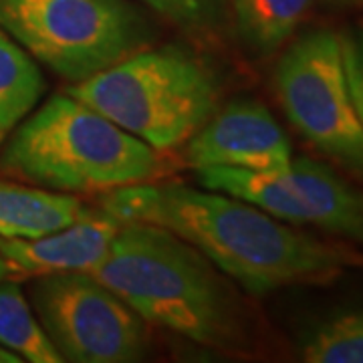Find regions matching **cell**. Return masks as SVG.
<instances>
[{"label": "cell", "instance_id": "6da1fadb", "mask_svg": "<svg viewBox=\"0 0 363 363\" xmlns=\"http://www.w3.org/2000/svg\"><path fill=\"white\" fill-rule=\"evenodd\" d=\"M101 208L119 222L162 226L198 248L252 295L291 285H329L363 255L293 228L262 208L178 182H143L105 192Z\"/></svg>", "mask_w": 363, "mask_h": 363}, {"label": "cell", "instance_id": "7a4b0ae2", "mask_svg": "<svg viewBox=\"0 0 363 363\" xmlns=\"http://www.w3.org/2000/svg\"><path fill=\"white\" fill-rule=\"evenodd\" d=\"M145 323L226 353L248 347L247 309L230 279L198 248L162 226L121 222L89 271Z\"/></svg>", "mask_w": 363, "mask_h": 363}, {"label": "cell", "instance_id": "3957f363", "mask_svg": "<svg viewBox=\"0 0 363 363\" xmlns=\"http://www.w3.org/2000/svg\"><path fill=\"white\" fill-rule=\"evenodd\" d=\"M0 169L61 194L111 192L166 174L162 152L69 93L26 117L0 147Z\"/></svg>", "mask_w": 363, "mask_h": 363}, {"label": "cell", "instance_id": "277c9868", "mask_svg": "<svg viewBox=\"0 0 363 363\" xmlns=\"http://www.w3.org/2000/svg\"><path fill=\"white\" fill-rule=\"evenodd\" d=\"M67 93L156 152L180 147L220 107L216 69L182 45L147 47Z\"/></svg>", "mask_w": 363, "mask_h": 363}, {"label": "cell", "instance_id": "5b68a950", "mask_svg": "<svg viewBox=\"0 0 363 363\" xmlns=\"http://www.w3.org/2000/svg\"><path fill=\"white\" fill-rule=\"evenodd\" d=\"M0 28L71 85L157 39L154 21L130 0H0Z\"/></svg>", "mask_w": 363, "mask_h": 363}, {"label": "cell", "instance_id": "8992f818", "mask_svg": "<svg viewBox=\"0 0 363 363\" xmlns=\"http://www.w3.org/2000/svg\"><path fill=\"white\" fill-rule=\"evenodd\" d=\"M274 89L286 119L307 142L363 176V125L337 33L317 28L293 40L277 63Z\"/></svg>", "mask_w": 363, "mask_h": 363}, {"label": "cell", "instance_id": "52a82bcc", "mask_svg": "<svg viewBox=\"0 0 363 363\" xmlns=\"http://www.w3.org/2000/svg\"><path fill=\"white\" fill-rule=\"evenodd\" d=\"M30 303L63 362L131 363L145 355V321L89 272L37 277Z\"/></svg>", "mask_w": 363, "mask_h": 363}, {"label": "cell", "instance_id": "ba28073f", "mask_svg": "<svg viewBox=\"0 0 363 363\" xmlns=\"http://www.w3.org/2000/svg\"><path fill=\"white\" fill-rule=\"evenodd\" d=\"M196 180L206 190L240 198L293 226H317L363 245V192L311 157H293L279 172L196 168Z\"/></svg>", "mask_w": 363, "mask_h": 363}, {"label": "cell", "instance_id": "9c48e42d", "mask_svg": "<svg viewBox=\"0 0 363 363\" xmlns=\"http://www.w3.org/2000/svg\"><path fill=\"white\" fill-rule=\"evenodd\" d=\"M194 168L224 166L279 172L293 160L291 142L272 113L255 99H234L184 143Z\"/></svg>", "mask_w": 363, "mask_h": 363}, {"label": "cell", "instance_id": "30bf717a", "mask_svg": "<svg viewBox=\"0 0 363 363\" xmlns=\"http://www.w3.org/2000/svg\"><path fill=\"white\" fill-rule=\"evenodd\" d=\"M121 222L105 210L87 212L79 220L37 238H0V255L13 274L47 277L89 272L111 247Z\"/></svg>", "mask_w": 363, "mask_h": 363}, {"label": "cell", "instance_id": "8fae6325", "mask_svg": "<svg viewBox=\"0 0 363 363\" xmlns=\"http://www.w3.org/2000/svg\"><path fill=\"white\" fill-rule=\"evenodd\" d=\"M87 212L75 196L0 182V238H37L65 228Z\"/></svg>", "mask_w": 363, "mask_h": 363}, {"label": "cell", "instance_id": "7c38bea8", "mask_svg": "<svg viewBox=\"0 0 363 363\" xmlns=\"http://www.w3.org/2000/svg\"><path fill=\"white\" fill-rule=\"evenodd\" d=\"M47 83L33 55L0 28V147L33 113Z\"/></svg>", "mask_w": 363, "mask_h": 363}, {"label": "cell", "instance_id": "4fadbf2b", "mask_svg": "<svg viewBox=\"0 0 363 363\" xmlns=\"http://www.w3.org/2000/svg\"><path fill=\"white\" fill-rule=\"evenodd\" d=\"M313 0H228L238 37L248 51L272 55L293 37Z\"/></svg>", "mask_w": 363, "mask_h": 363}, {"label": "cell", "instance_id": "5bb4252c", "mask_svg": "<svg viewBox=\"0 0 363 363\" xmlns=\"http://www.w3.org/2000/svg\"><path fill=\"white\" fill-rule=\"evenodd\" d=\"M0 343L28 363H61L33 305L11 279L0 281Z\"/></svg>", "mask_w": 363, "mask_h": 363}, {"label": "cell", "instance_id": "9a60e30c", "mask_svg": "<svg viewBox=\"0 0 363 363\" xmlns=\"http://www.w3.org/2000/svg\"><path fill=\"white\" fill-rule=\"evenodd\" d=\"M307 363H363V309L329 315L301 337Z\"/></svg>", "mask_w": 363, "mask_h": 363}, {"label": "cell", "instance_id": "2e32d148", "mask_svg": "<svg viewBox=\"0 0 363 363\" xmlns=\"http://www.w3.org/2000/svg\"><path fill=\"white\" fill-rule=\"evenodd\" d=\"M168 23L194 37H212L224 26L228 0H140Z\"/></svg>", "mask_w": 363, "mask_h": 363}, {"label": "cell", "instance_id": "e0dca14e", "mask_svg": "<svg viewBox=\"0 0 363 363\" xmlns=\"http://www.w3.org/2000/svg\"><path fill=\"white\" fill-rule=\"evenodd\" d=\"M343 65L347 73L351 99L363 125V28H350L339 35Z\"/></svg>", "mask_w": 363, "mask_h": 363}, {"label": "cell", "instance_id": "ac0fdd59", "mask_svg": "<svg viewBox=\"0 0 363 363\" xmlns=\"http://www.w3.org/2000/svg\"><path fill=\"white\" fill-rule=\"evenodd\" d=\"M21 355H16L13 350H9L6 345L0 343V363H21Z\"/></svg>", "mask_w": 363, "mask_h": 363}, {"label": "cell", "instance_id": "d6986e66", "mask_svg": "<svg viewBox=\"0 0 363 363\" xmlns=\"http://www.w3.org/2000/svg\"><path fill=\"white\" fill-rule=\"evenodd\" d=\"M327 4H333V6H362L363 0H323Z\"/></svg>", "mask_w": 363, "mask_h": 363}, {"label": "cell", "instance_id": "ffe728a7", "mask_svg": "<svg viewBox=\"0 0 363 363\" xmlns=\"http://www.w3.org/2000/svg\"><path fill=\"white\" fill-rule=\"evenodd\" d=\"M11 277H13V269L9 267V262L0 255V281L2 279H11Z\"/></svg>", "mask_w": 363, "mask_h": 363}]
</instances>
